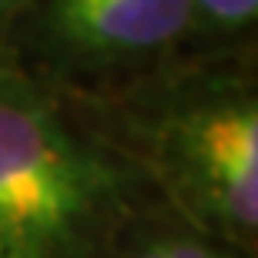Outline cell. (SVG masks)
<instances>
[{"mask_svg": "<svg viewBox=\"0 0 258 258\" xmlns=\"http://www.w3.org/2000/svg\"><path fill=\"white\" fill-rule=\"evenodd\" d=\"M101 174L57 117L0 94V258H57L97 205Z\"/></svg>", "mask_w": 258, "mask_h": 258, "instance_id": "1", "label": "cell"}, {"mask_svg": "<svg viewBox=\"0 0 258 258\" xmlns=\"http://www.w3.org/2000/svg\"><path fill=\"white\" fill-rule=\"evenodd\" d=\"M191 0H60L57 24L81 47L148 50L188 27Z\"/></svg>", "mask_w": 258, "mask_h": 258, "instance_id": "2", "label": "cell"}, {"mask_svg": "<svg viewBox=\"0 0 258 258\" xmlns=\"http://www.w3.org/2000/svg\"><path fill=\"white\" fill-rule=\"evenodd\" d=\"M198 161L221 211L241 228L258 225V117L228 107L198 127Z\"/></svg>", "mask_w": 258, "mask_h": 258, "instance_id": "3", "label": "cell"}, {"mask_svg": "<svg viewBox=\"0 0 258 258\" xmlns=\"http://www.w3.org/2000/svg\"><path fill=\"white\" fill-rule=\"evenodd\" d=\"M191 7L221 27H241L258 14V0H191Z\"/></svg>", "mask_w": 258, "mask_h": 258, "instance_id": "4", "label": "cell"}, {"mask_svg": "<svg viewBox=\"0 0 258 258\" xmlns=\"http://www.w3.org/2000/svg\"><path fill=\"white\" fill-rule=\"evenodd\" d=\"M161 258H215L208 248H201V245H164Z\"/></svg>", "mask_w": 258, "mask_h": 258, "instance_id": "5", "label": "cell"}, {"mask_svg": "<svg viewBox=\"0 0 258 258\" xmlns=\"http://www.w3.org/2000/svg\"><path fill=\"white\" fill-rule=\"evenodd\" d=\"M7 7H10V0H0V17L7 14Z\"/></svg>", "mask_w": 258, "mask_h": 258, "instance_id": "6", "label": "cell"}, {"mask_svg": "<svg viewBox=\"0 0 258 258\" xmlns=\"http://www.w3.org/2000/svg\"><path fill=\"white\" fill-rule=\"evenodd\" d=\"M141 258H161V251L154 248V251H148V255H141Z\"/></svg>", "mask_w": 258, "mask_h": 258, "instance_id": "7", "label": "cell"}]
</instances>
